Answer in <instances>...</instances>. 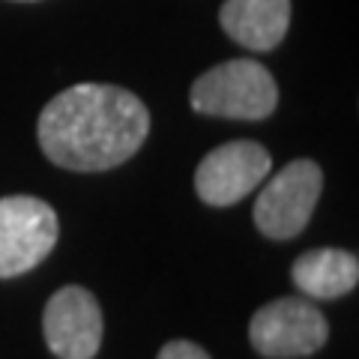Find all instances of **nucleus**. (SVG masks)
Instances as JSON below:
<instances>
[{
    "label": "nucleus",
    "mask_w": 359,
    "mask_h": 359,
    "mask_svg": "<svg viewBox=\"0 0 359 359\" xmlns=\"http://www.w3.org/2000/svg\"><path fill=\"white\" fill-rule=\"evenodd\" d=\"M42 332L57 359H93L102 347V309L87 287H60L45 306Z\"/></svg>",
    "instance_id": "7"
},
{
    "label": "nucleus",
    "mask_w": 359,
    "mask_h": 359,
    "mask_svg": "<svg viewBox=\"0 0 359 359\" xmlns=\"http://www.w3.org/2000/svg\"><path fill=\"white\" fill-rule=\"evenodd\" d=\"M290 278L311 299H335L356 287L359 261L344 249H314L297 257Z\"/></svg>",
    "instance_id": "9"
},
{
    "label": "nucleus",
    "mask_w": 359,
    "mask_h": 359,
    "mask_svg": "<svg viewBox=\"0 0 359 359\" xmlns=\"http://www.w3.org/2000/svg\"><path fill=\"white\" fill-rule=\"evenodd\" d=\"M60 224L51 204L30 195L0 198V278L39 266L57 243Z\"/></svg>",
    "instance_id": "4"
},
{
    "label": "nucleus",
    "mask_w": 359,
    "mask_h": 359,
    "mask_svg": "<svg viewBox=\"0 0 359 359\" xmlns=\"http://www.w3.org/2000/svg\"><path fill=\"white\" fill-rule=\"evenodd\" d=\"M222 30L249 51H273L290 27V0H224Z\"/></svg>",
    "instance_id": "8"
},
{
    "label": "nucleus",
    "mask_w": 359,
    "mask_h": 359,
    "mask_svg": "<svg viewBox=\"0 0 359 359\" xmlns=\"http://www.w3.org/2000/svg\"><path fill=\"white\" fill-rule=\"evenodd\" d=\"M156 359H210V353L204 351V347H198L195 341L177 339V341H168Z\"/></svg>",
    "instance_id": "10"
},
{
    "label": "nucleus",
    "mask_w": 359,
    "mask_h": 359,
    "mask_svg": "<svg viewBox=\"0 0 359 359\" xmlns=\"http://www.w3.org/2000/svg\"><path fill=\"white\" fill-rule=\"evenodd\" d=\"M330 339L327 318L299 297H282L257 309L249 320V341L266 359H294L318 353Z\"/></svg>",
    "instance_id": "3"
},
{
    "label": "nucleus",
    "mask_w": 359,
    "mask_h": 359,
    "mask_svg": "<svg viewBox=\"0 0 359 359\" xmlns=\"http://www.w3.org/2000/svg\"><path fill=\"white\" fill-rule=\"evenodd\" d=\"M273 171V159L257 141H228L210 150L195 171V192L210 207H231L252 195Z\"/></svg>",
    "instance_id": "6"
},
{
    "label": "nucleus",
    "mask_w": 359,
    "mask_h": 359,
    "mask_svg": "<svg viewBox=\"0 0 359 359\" xmlns=\"http://www.w3.org/2000/svg\"><path fill=\"white\" fill-rule=\"evenodd\" d=\"M323 189V171L318 162L297 159L269 177L255 201V224L269 240H290L306 228Z\"/></svg>",
    "instance_id": "5"
},
{
    "label": "nucleus",
    "mask_w": 359,
    "mask_h": 359,
    "mask_svg": "<svg viewBox=\"0 0 359 359\" xmlns=\"http://www.w3.org/2000/svg\"><path fill=\"white\" fill-rule=\"evenodd\" d=\"M39 147L66 171H108L132 159L150 135V111L114 84H75L42 108Z\"/></svg>",
    "instance_id": "1"
},
{
    "label": "nucleus",
    "mask_w": 359,
    "mask_h": 359,
    "mask_svg": "<svg viewBox=\"0 0 359 359\" xmlns=\"http://www.w3.org/2000/svg\"><path fill=\"white\" fill-rule=\"evenodd\" d=\"M192 108L207 117L264 120L278 105V87L264 63L240 57L207 69L192 84Z\"/></svg>",
    "instance_id": "2"
}]
</instances>
